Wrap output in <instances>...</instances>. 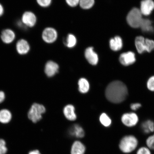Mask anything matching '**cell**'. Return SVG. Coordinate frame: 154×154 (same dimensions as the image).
Segmentation results:
<instances>
[{"mask_svg":"<svg viewBox=\"0 0 154 154\" xmlns=\"http://www.w3.org/2000/svg\"><path fill=\"white\" fill-rule=\"evenodd\" d=\"M64 43L67 47L72 48L76 46L77 44V39L74 35L69 34L67 36Z\"/></svg>","mask_w":154,"mask_h":154,"instance_id":"cell-23","label":"cell"},{"mask_svg":"<svg viewBox=\"0 0 154 154\" xmlns=\"http://www.w3.org/2000/svg\"><path fill=\"white\" fill-rule=\"evenodd\" d=\"M106 97L111 103H119L126 99L128 91L126 85L120 81H115L107 86L105 91Z\"/></svg>","mask_w":154,"mask_h":154,"instance_id":"cell-1","label":"cell"},{"mask_svg":"<svg viewBox=\"0 0 154 154\" xmlns=\"http://www.w3.org/2000/svg\"><path fill=\"white\" fill-rule=\"evenodd\" d=\"M109 45L110 49L112 51H120L123 47V42L120 36H116L111 38L109 41Z\"/></svg>","mask_w":154,"mask_h":154,"instance_id":"cell-14","label":"cell"},{"mask_svg":"<svg viewBox=\"0 0 154 154\" xmlns=\"http://www.w3.org/2000/svg\"><path fill=\"white\" fill-rule=\"evenodd\" d=\"M145 38L143 36H138L135 39V46L138 53L141 54L146 52Z\"/></svg>","mask_w":154,"mask_h":154,"instance_id":"cell-15","label":"cell"},{"mask_svg":"<svg viewBox=\"0 0 154 154\" xmlns=\"http://www.w3.org/2000/svg\"><path fill=\"white\" fill-rule=\"evenodd\" d=\"M136 154H152L151 150L147 146H142L138 149Z\"/></svg>","mask_w":154,"mask_h":154,"instance_id":"cell-28","label":"cell"},{"mask_svg":"<svg viewBox=\"0 0 154 154\" xmlns=\"http://www.w3.org/2000/svg\"><path fill=\"white\" fill-rule=\"evenodd\" d=\"M17 23V26L20 28H26V27L25 26L24 24L23 23L21 20L18 21Z\"/></svg>","mask_w":154,"mask_h":154,"instance_id":"cell-35","label":"cell"},{"mask_svg":"<svg viewBox=\"0 0 154 154\" xmlns=\"http://www.w3.org/2000/svg\"><path fill=\"white\" fill-rule=\"evenodd\" d=\"M5 98V95L3 91H0V103H2Z\"/></svg>","mask_w":154,"mask_h":154,"instance_id":"cell-34","label":"cell"},{"mask_svg":"<svg viewBox=\"0 0 154 154\" xmlns=\"http://www.w3.org/2000/svg\"><path fill=\"white\" fill-rule=\"evenodd\" d=\"M46 109L43 105L34 103L30 108L28 113L29 119L34 123H36L42 118V115L45 112Z\"/></svg>","mask_w":154,"mask_h":154,"instance_id":"cell-4","label":"cell"},{"mask_svg":"<svg viewBox=\"0 0 154 154\" xmlns=\"http://www.w3.org/2000/svg\"><path fill=\"white\" fill-rule=\"evenodd\" d=\"M147 87L150 91H154V76H152L148 80Z\"/></svg>","mask_w":154,"mask_h":154,"instance_id":"cell-31","label":"cell"},{"mask_svg":"<svg viewBox=\"0 0 154 154\" xmlns=\"http://www.w3.org/2000/svg\"><path fill=\"white\" fill-rule=\"evenodd\" d=\"M121 64L128 66L133 64L136 61L135 54L132 51H128L121 54L119 59Z\"/></svg>","mask_w":154,"mask_h":154,"instance_id":"cell-8","label":"cell"},{"mask_svg":"<svg viewBox=\"0 0 154 154\" xmlns=\"http://www.w3.org/2000/svg\"><path fill=\"white\" fill-rule=\"evenodd\" d=\"M86 148L84 144L81 142L76 141L73 143L72 149L71 154H84Z\"/></svg>","mask_w":154,"mask_h":154,"instance_id":"cell-18","label":"cell"},{"mask_svg":"<svg viewBox=\"0 0 154 154\" xmlns=\"http://www.w3.org/2000/svg\"><path fill=\"white\" fill-rule=\"evenodd\" d=\"M85 56L90 64L93 65L97 64L99 61V57L97 54L94 51L93 47H89L87 48L85 52Z\"/></svg>","mask_w":154,"mask_h":154,"instance_id":"cell-11","label":"cell"},{"mask_svg":"<svg viewBox=\"0 0 154 154\" xmlns=\"http://www.w3.org/2000/svg\"><path fill=\"white\" fill-rule=\"evenodd\" d=\"M7 149L6 147V142L4 140L0 139V154H6Z\"/></svg>","mask_w":154,"mask_h":154,"instance_id":"cell-30","label":"cell"},{"mask_svg":"<svg viewBox=\"0 0 154 154\" xmlns=\"http://www.w3.org/2000/svg\"><path fill=\"white\" fill-rule=\"evenodd\" d=\"M140 9L134 7L128 12L127 15V23L131 27L138 28L140 27L143 18Z\"/></svg>","mask_w":154,"mask_h":154,"instance_id":"cell-3","label":"cell"},{"mask_svg":"<svg viewBox=\"0 0 154 154\" xmlns=\"http://www.w3.org/2000/svg\"><path fill=\"white\" fill-rule=\"evenodd\" d=\"M146 43V52L150 53L154 49V41L148 38H145Z\"/></svg>","mask_w":154,"mask_h":154,"instance_id":"cell-26","label":"cell"},{"mask_svg":"<svg viewBox=\"0 0 154 154\" xmlns=\"http://www.w3.org/2000/svg\"><path fill=\"white\" fill-rule=\"evenodd\" d=\"M141 128L145 134H149L154 131V122L151 120H147L142 123Z\"/></svg>","mask_w":154,"mask_h":154,"instance_id":"cell-20","label":"cell"},{"mask_svg":"<svg viewBox=\"0 0 154 154\" xmlns=\"http://www.w3.org/2000/svg\"><path fill=\"white\" fill-rule=\"evenodd\" d=\"M140 12L143 15L149 16L154 10V2L153 0H142L140 3Z\"/></svg>","mask_w":154,"mask_h":154,"instance_id":"cell-9","label":"cell"},{"mask_svg":"<svg viewBox=\"0 0 154 154\" xmlns=\"http://www.w3.org/2000/svg\"><path fill=\"white\" fill-rule=\"evenodd\" d=\"M141 106V105L140 103H132L131 105V108L133 110L136 111Z\"/></svg>","mask_w":154,"mask_h":154,"instance_id":"cell-33","label":"cell"},{"mask_svg":"<svg viewBox=\"0 0 154 154\" xmlns=\"http://www.w3.org/2000/svg\"><path fill=\"white\" fill-rule=\"evenodd\" d=\"M38 5L40 7L46 8L49 6L51 3L52 0H36Z\"/></svg>","mask_w":154,"mask_h":154,"instance_id":"cell-29","label":"cell"},{"mask_svg":"<svg viewBox=\"0 0 154 154\" xmlns=\"http://www.w3.org/2000/svg\"><path fill=\"white\" fill-rule=\"evenodd\" d=\"M100 121L101 124L106 127H108L111 124V119L105 113H103L100 117Z\"/></svg>","mask_w":154,"mask_h":154,"instance_id":"cell-25","label":"cell"},{"mask_svg":"<svg viewBox=\"0 0 154 154\" xmlns=\"http://www.w3.org/2000/svg\"><path fill=\"white\" fill-rule=\"evenodd\" d=\"M146 146L154 151V134L149 137L146 140Z\"/></svg>","mask_w":154,"mask_h":154,"instance_id":"cell-27","label":"cell"},{"mask_svg":"<svg viewBox=\"0 0 154 154\" xmlns=\"http://www.w3.org/2000/svg\"><path fill=\"white\" fill-rule=\"evenodd\" d=\"M4 13V8L3 6L0 3V17L2 16Z\"/></svg>","mask_w":154,"mask_h":154,"instance_id":"cell-36","label":"cell"},{"mask_svg":"<svg viewBox=\"0 0 154 154\" xmlns=\"http://www.w3.org/2000/svg\"><path fill=\"white\" fill-rule=\"evenodd\" d=\"M78 85L79 91L82 93H86L89 90V82L85 78L80 79L79 81Z\"/></svg>","mask_w":154,"mask_h":154,"instance_id":"cell-21","label":"cell"},{"mask_svg":"<svg viewBox=\"0 0 154 154\" xmlns=\"http://www.w3.org/2000/svg\"><path fill=\"white\" fill-rule=\"evenodd\" d=\"M74 107L72 105L65 106L63 109V112L67 120L72 121L76 120L77 116Z\"/></svg>","mask_w":154,"mask_h":154,"instance_id":"cell-16","label":"cell"},{"mask_svg":"<svg viewBox=\"0 0 154 154\" xmlns=\"http://www.w3.org/2000/svg\"><path fill=\"white\" fill-rule=\"evenodd\" d=\"M59 65L52 61H49L46 63L45 67V72L48 77L55 75L58 72Z\"/></svg>","mask_w":154,"mask_h":154,"instance_id":"cell-13","label":"cell"},{"mask_svg":"<svg viewBox=\"0 0 154 154\" xmlns=\"http://www.w3.org/2000/svg\"><path fill=\"white\" fill-rule=\"evenodd\" d=\"M69 134L77 138H82L85 135L84 131L82 127L78 124L73 125L69 130Z\"/></svg>","mask_w":154,"mask_h":154,"instance_id":"cell-17","label":"cell"},{"mask_svg":"<svg viewBox=\"0 0 154 154\" xmlns=\"http://www.w3.org/2000/svg\"><path fill=\"white\" fill-rule=\"evenodd\" d=\"M42 38L46 43H52L54 42L57 38V32L54 29L48 27L44 29L42 34Z\"/></svg>","mask_w":154,"mask_h":154,"instance_id":"cell-6","label":"cell"},{"mask_svg":"<svg viewBox=\"0 0 154 154\" xmlns=\"http://www.w3.org/2000/svg\"><path fill=\"white\" fill-rule=\"evenodd\" d=\"M142 32H151L154 31V29L151 20L148 19H143L140 27Z\"/></svg>","mask_w":154,"mask_h":154,"instance_id":"cell-19","label":"cell"},{"mask_svg":"<svg viewBox=\"0 0 154 154\" xmlns=\"http://www.w3.org/2000/svg\"><path fill=\"white\" fill-rule=\"evenodd\" d=\"M15 32L10 29H6L1 32V38L2 41L6 44L12 43L15 39Z\"/></svg>","mask_w":154,"mask_h":154,"instance_id":"cell-10","label":"cell"},{"mask_svg":"<svg viewBox=\"0 0 154 154\" xmlns=\"http://www.w3.org/2000/svg\"><path fill=\"white\" fill-rule=\"evenodd\" d=\"M66 2L70 7H74L79 5L80 0H66Z\"/></svg>","mask_w":154,"mask_h":154,"instance_id":"cell-32","label":"cell"},{"mask_svg":"<svg viewBox=\"0 0 154 154\" xmlns=\"http://www.w3.org/2000/svg\"><path fill=\"white\" fill-rule=\"evenodd\" d=\"M121 121L125 126L131 128L137 124L138 118L135 113H126L121 117Z\"/></svg>","mask_w":154,"mask_h":154,"instance_id":"cell-7","label":"cell"},{"mask_svg":"<svg viewBox=\"0 0 154 154\" xmlns=\"http://www.w3.org/2000/svg\"><path fill=\"white\" fill-rule=\"evenodd\" d=\"M16 49L19 54L23 55L29 53L30 48L29 44L26 40L21 39L17 42Z\"/></svg>","mask_w":154,"mask_h":154,"instance_id":"cell-12","label":"cell"},{"mask_svg":"<svg viewBox=\"0 0 154 154\" xmlns=\"http://www.w3.org/2000/svg\"><path fill=\"white\" fill-rule=\"evenodd\" d=\"M95 4V0H80V6L83 9H88L91 8Z\"/></svg>","mask_w":154,"mask_h":154,"instance_id":"cell-24","label":"cell"},{"mask_svg":"<svg viewBox=\"0 0 154 154\" xmlns=\"http://www.w3.org/2000/svg\"><path fill=\"white\" fill-rule=\"evenodd\" d=\"M29 154H41L40 152L38 150H35L31 151L29 152Z\"/></svg>","mask_w":154,"mask_h":154,"instance_id":"cell-37","label":"cell"},{"mask_svg":"<svg viewBox=\"0 0 154 154\" xmlns=\"http://www.w3.org/2000/svg\"><path fill=\"white\" fill-rule=\"evenodd\" d=\"M21 20L26 27L32 28L35 26L37 18L33 12L26 11L22 15Z\"/></svg>","mask_w":154,"mask_h":154,"instance_id":"cell-5","label":"cell"},{"mask_svg":"<svg viewBox=\"0 0 154 154\" xmlns=\"http://www.w3.org/2000/svg\"><path fill=\"white\" fill-rule=\"evenodd\" d=\"M138 140L133 135H128L121 138L119 144V148L122 153L129 154L132 152L137 148Z\"/></svg>","mask_w":154,"mask_h":154,"instance_id":"cell-2","label":"cell"},{"mask_svg":"<svg viewBox=\"0 0 154 154\" xmlns=\"http://www.w3.org/2000/svg\"><path fill=\"white\" fill-rule=\"evenodd\" d=\"M12 117L10 111L7 109L0 111V122L3 124H7L10 122Z\"/></svg>","mask_w":154,"mask_h":154,"instance_id":"cell-22","label":"cell"}]
</instances>
